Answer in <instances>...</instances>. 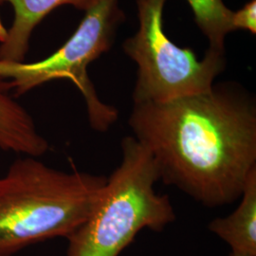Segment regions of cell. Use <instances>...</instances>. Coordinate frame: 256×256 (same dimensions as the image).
<instances>
[{
    "label": "cell",
    "mask_w": 256,
    "mask_h": 256,
    "mask_svg": "<svg viewBox=\"0 0 256 256\" xmlns=\"http://www.w3.org/2000/svg\"><path fill=\"white\" fill-rule=\"evenodd\" d=\"M128 124L160 180L207 207L241 196L256 169V106L234 84L164 102L134 104Z\"/></svg>",
    "instance_id": "6da1fadb"
},
{
    "label": "cell",
    "mask_w": 256,
    "mask_h": 256,
    "mask_svg": "<svg viewBox=\"0 0 256 256\" xmlns=\"http://www.w3.org/2000/svg\"><path fill=\"white\" fill-rule=\"evenodd\" d=\"M104 176L56 170L25 156L0 176V256L48 239L68 238L92 214Z\"/></svg>",
    "instance_id": "7a4b0ae2"
},
{
    "label": "cell",
    "mask_w": 256,
    "mask_h": 256,
    "mask_svg": "<svg viewBox=\"0 0 256 256\" xmlns=\"http://www.w3.org/2000/svg\"><path fill=\"white\" fill-rule=\"evenodd\" d=\"M120 148L92 214L66 238V256H118L142 230L160 232L176 220L169 196L156 192L160 174L150 152L133 136Z\"/></svg>",
    "instance_id": "3957f363"
},
{
    "label": "cell",
    "mask_w": 256,
    "mask_h": 256,
    "mask_svg": "<svg viewBox=\"0 0 256 256\" xmlns=\"http://www.w3.org/2000/svg\"><path fill=\"white\" fill-rule=\"evenodd\" d=\"M166 0H137L138 28L124 43V52L138 64L134 104L164 102L209 92L225 68L224 52L209 50L198 60L165 34Z\"/></svg>",
    "instance_id": "277c9868"
},
{
    "label": "cell",
    "mask_w": 256,
    "mask_h": 256,
    "mask_svg": "<svg viewBox=\"0 0 256 256\" xmlns=\"http://www.w3.org/2000/svg\"><path fill=\"white\" fill-rule=\"evenodd\" d=\"M124 20L120 0H101L86 12L74 36L46 59L34 63L0 60V80H9L3 82L5 90L22 95L52 80H70L82 93L92 128L108 130L118 119V110L99 99L88 66L110 50Z\"/></svg>",
    "instance_id": "5b68a950"
},
{
    "label": "cell",
    "mask_w": 256,
    "mask_h": 256,
    "mask_svg": "<svg viewBox=\"0 0 256 256\" xmlns=\"http://www.w3.org/2000/svg\"><path fill=\"white\" fill-rule=\"evenodd\" d=\"M101 0H0L10 3L14 18L8 32H4L0 44V60L24 62L30 39L34 28L52 12L63 5L88 12Z\"/></svg>",
    "instance_id": "8992f818"
},
{
    "label": "cell",
    "mask_w": 256,
    "mask_h": 256,
    "mask_svg": "<svg viewBox=\"0 0 256 256\" xmlns=\"http://www.w3.org/2000/svg\"><path fill=\"white\" fill-rule=\"evenodd\" d=\"M48 148L30 113L10 97L0 82V149L38 158L46 154Z\"/></svg>",
    "instance_id": "52a82bcc"
},
{
    "label": "cell",
    "mask_w": 256,
    "mask_h": 256,
    "mask_svg": "<svg viewBox=\"0 0 256 256\" xmlns=\"http://www.w3.org/2000/svg\"><path fill=\"white\" fill-rule=\"evenodd\" d=\"M240 198L234 212L212 220L209 230L230 245L232 252L256 256V169L248 174Z\"/></svg>",
    "instance_id": "ba28073f"
},
{
    "label": "cell",
    "mask_w": 256,
    "mask_h": 256,
    "mask_svg": "<svg viewBox=\"0 0 256 256\" xmlns=\"http://www.w3.org/2000/svg\"><path fill=\"white\" fill-rule=\"evenodd\" d=\"M191 6L196 22L208 38L209 50L224 52L226 36L232 32V10L223 0H187Z\"/></svg>",
    "instance_id": "9c48e42d"
},
{
    "label": "cell",
    "mask_w": 256,
    "mask_h": 256,
    "mask_svg": "<svg viewBox=\"0 0 256 256\" xmlns=\"http://www.w3.org/2000/svg\"><path fill=\"white\" fill-rule=\"evenodd\" d=\"M232 27L234 30H244L252 34L256 32V0H250L232 16Z\"/></svg>",
    "instance_id": "30bf717a"
},
{
    "label": "cell",
    "mask_w": 256,
    "mask_h": 256,
    "mask_svg": "<svg viewBox=\"0 0 256 256\" xmlns=\"http://www.w3.org/2000/svg\"><path fill=\"white\" fill-rule=\"evenodd\" d=\"M230 256H246V254H234V252H232L230 254Z\"/></svg>",
    "instance_id": "8fae6325"
}]
</instances>
